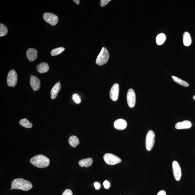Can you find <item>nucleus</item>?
I'll return each mask as SVG.
<instances>
[{
	"label": "nucleus",
	"instance_id": "1",
	"mask_svg": "<svg viewBox=\"0 0 195 195\" xmlns=\"http://www.w3.org/2000/svg\"><path fill=\"white\" fill-rule=\"evenodd\" d=\"M11 187L14 189L28 191L33 187L31 182L22 178H16L12 181Z\"/></svg>",
	"mask_w": 195,
	"mask_h": 195
},
{
	"label": "nucleus",
	"instance_id": "2",
	"mask_svg": "<svg viewBox=\"0 0 195 195\" xmlns=\"http://www.w3.org/2000/svg\"><path fill=\"white\" fill-rule=\"evenodd\" d=\"M30 162L33 165L39 168L48 167L50 163L49 158L41 154L34 156L30 159Z\"/></svg>",
	"mask_w": 195,
	"mask_h": 195
},
{
	"label": "nucleus",
	"instance_id": "3",
	"mask_svg": "<svg viewBox=\"0 0 195 195\" xmlns=\"http://www.w3.org/2000/svg\"><path fill=\"white\" fill-rule=\"evenodd\" d=\"M110 54L107 49L103 47L101 51L96 59V64L100 66L105 64L109 58Z\"/></svg>",
	"mask_w": 195,
	"mask_h": 195
},
{
	"label": "nucleus",
	"instance_id": "4",
	"mask_svg": "<svg viewBox=\"0 0 195 195\" xmlns=\"http://www.w3.org/2000/svg\"><path fill=\"white\" fill-rule=\"evenodd\" d=\"M155 141V134L153 131H149L146 138V147L147 150L150 151L152 149Z\"/></svg>",
	"mask_w": 195,
	"mask_h": 195
},
{
	"label": "nucleus",
	"instance_id": "5",
	"mask_svg": "<svg viewBox=\"0 0 195 195\" xmlns=\"http://www.w3.org/2000/svg\"><path fill=\"white\" fill-rule=\"evenodd\" d=\"M103 158L106 163L109 165H116L122 162L120 158L111 153L106 154L104 156Z\"/></svg>",
	"mask_w": 195,
	"mask_h": 195
},
{
	"label": "nucleus",
	"instance_id": "6",
	"mask_svg": "<svg viewBox=\"0 0 195 195\" xmlns=\"http://www.w3.org/2000/svg\"><path fill=\"white\" fill-rule=\"evenodd\" d=\"M18 75L14 70H11L9 72L7 76V84L10 87H15L18 81Z\"/></svg>",
	"mask_w": 195,
	"mask_h": 195
},
{
	"label": "nucleus",
	"instance_id": "7",
	"mask_svg": "<svg viewBox=\"0 0 195 195\" xmlns=\"http://www.w3.org/2000/svg\"><path fill=\"white\" fill-rule=\"evenodd\" d=\"M43 18L45 21L52 26L56 25L58 21V18L55 14L46 12L44 14Z\"/></svg>",
	"mask_w": 195,
	"mask_h": 195
},
{
	"label": "nucleus",
	"instance_id": "8",
	"mask_svg": "<svg viewBox=\"0 0 195 195\" xmlns=\"http://www.w3.org/2000/svg\"><path fill=\"white\" fill-rule=\"evenodd\" d=\"M127 101L129 107H134L136 102V96L134 90L132 89H129L127 94Z\"/></svg>",
	"mask_w": 195,
	"mask_h": 195
},
{
	"label": "nucleus",
	"instance_id": "9",
	"mask_svg": "<svg viewBox=\"0 0 195 195\" xmlns=\"http://www.w3.org/2000/svg\"><path fill=\"white\" fill-rule=\"evenodd\" d=\"M172 166L174 178L177 181H179L182 175L181 168L180 165L177 161H174L172 163Z\"/></svg>",
	"mask_w": 195,
	"mask_h": 195
},
{
	"label": "nucleus",
	"instance_id": "10",
	"mask_svg": "<svg viewBox=\"0 0 195 195\" xmlns=\"http://www.w3.org/2000/svg\"><path fill=\"white\" fill-rule=\"evenodd\" d=\"M119 91V86L118 84H115L112 86L111 89L110 96L111 99L113 101H116L118 100Z\"/></svg>",
	"mask_w": 195,
	"mask_h": 195
},
{
	"label": "nucleus",
	"instance_id": "11",
	"mask_svg": "<svg viewBox=\"0 0 195 195\" xmlns=\"http://www.w3.org/2000/svg\"><path fill=\"white\" fill-rule=\"evenodd\" d=\"M30 85L33 90L35 91H38L41 87V82L38 78L33 76L30 79Z\"/></svg>",
	"mask_w": 195,
	"mask_h": 195
},
{
	"label": "nucleus",
	"instance_id": "12",
	"mask_svg": "<svg viewBox=\"0 0 195 195\" xmlns=\"http://www.w3.org/2000/svg\"><path fill=\"white\" fill-rule=\"evenodd\" d=\"M26 56L30 61L35 60L37 57V51L33 48H29L26 51Z\"/></svg>",
	"mask_w": 195,
	"mask_h": 195
},
{
	"label": "nucleus",
	"instance_id": "13",
	"mask_svg": "<svg viewBox=\"0 0 195 195\" xmlns=\"http://www.w3.org/2000/svg\"><path fill=\"white\" fill-rule=\"evenodd\" d=\"M126 121L123 119H119L115 121L114 123V127L115 128L118 130H123L126 129L127 127Z\"/></svg>",
	"mask_w": 195,
	"mask_h": 195
},
{
	"label": "nucleus",
	"instance_id": "14",
	"mask_svg": "<svg viewBox=\"0 0 195 195\" xmlns=\"http://www.w3.org/2000/svg\"><path fill=\"white\" fill-rule=\"evenodd\" d=\"M192 124L190 121L184 120L178 122L175 125V128L177 129H189L192 127Z\"/></svg>",
	"mask_w": 195,
	"mask_h": 195
},
{
	"label": "nucleus",
	"instance_id": "15",
	"mask_svg": "<svg viewBox=\"0 0 195 195\" xmlns=\"http://www.w3.org/2000/svg\"><path fill=\"white\" fill-rule=\"evenodd\" d=\"M61 85L60 83H57L51 89L50 94L51 97L52 99H55L56 98L59 91L61 89Z\"/></svg>",
	"mask_w": 195,
	"mask_h": 195
},
{
	"label": "nucleus",
	"instance_id": "16",
	"mask_svg": "<svg viewBox=\"0 0 195 195\" xmlns=\"http://www.w3.org/2000/svg\"><path fill=\"white\" fill-rule=\"evenodd\" d=\"M36 68L39 73H44L49 71V66L48 63L42 62L37 65Z\"/></svg>",
	"mask_w": 195,
	"mask_h": 195
},
{
	"label": "nucleus",
	"instance_id": "17",
	"mask_svg": "<svg viewBox=\"0 0 195 195\" xmlns=\"http://www.w3.org/2000/svg\"><path fill=\"white\" fill-rule=\"evenodd\" d=\"M93 162V159L92 158H88L87 159L80 160L79 162V164L81 167H88L92 166Z\"/></svg>",
	"mask_w": 195,
	"mask_h": 195
},
{
	"label": "nucleus",
	"instance_id": "18",
	"mask_svg": "<svg viewBox=\"0 0 195 195\" xmlns=\"http://www.w3.org/2000/svg\"><path fill=\"white\" fill-rule=\"evenodd\" d=\"M68 142L70 145L73 147H76L80 143L79 138L75 135H72L69 137Z\"/></svg>",
	"mask_w": 195,
	"mask_h": 195
},
{
	"label": "nucleus",
	"instance_id": "19",
	"mask_svg": "<svg viewBox=\"0 0 195 195\" xmlns=\"http://www.w3.org/2000/svg\"><path fill=\"white\" fill-rule=\"evenodd\" d=\"M183 41L185 46H189L191 44V38L190 34L188 32H185L184 33Z\"/></svg>",
	"mask_w": 195,
	"mask_h": 195
},
{
	"label": "nucleus",
	"instance_id": "20",
	"mask_svg": "<svg viewBox=\"0 0 195 195\" xmlns=\"http://www.w3.org/2000/svg\"><path fill=\"white\" fill-rule=\"evenodd\" d=\"M172 78L174 82H175L176 83L179 84V85H181L186 87H188L189 86V84L187 82L183 80L180 79L179 78H178L174 76H172Z\"/></svg>",
	"mask_w": 195,
	"mask_h": 195
},
{
	"label": "nucleus",
	"instance_id": "21",
	"mask_svg": "<svg viewBox=\"0 0 195 195\" xmlns=\"http://www.w3.org/2000/svg\"><path fill=\"white\" fill-rule=\"evenodd\" d=\"M166 39V36L163 33H160L158 35L156 38V42L158 45H161L165 42Z\"/></svg>",
	"mask_w": 195,
	"mask_h": 195
},
{
	"label": "nucleus",
	"instance_id": "22",
	"mask_svg": "<svg viewBox=\"0 0 195 195\" xmlns=\"http://www.w3.org/2000/svg\"><path fill=\"white\" fill-rule=\"evenodd\" d=\"M19 123L22 126H23L26 128H31L33 126L32 123L30 122L27 119L25 118L22 119L20 121Z\"/></svg>",
	"mask_w": 195,
	"mask_h": 195
},
{
	"label": "nucleus",
	"instance_id": "23",
	"mask_svg": "<svg viewBox=\"0 0 195 195\" xmlns=\"http://www.w3.org/2000/svg\"><path fill=\"white\" fill-rule=\"evenodd\" d=\"M64 50L65 48L63 47L55 48L51 51V54L52 56H57V55L60 54Z\"/></svg>",
	"mask_w": 195,
	"mask_h": 195
},
{
	"label": "nucleus",
	"instance_id": "24",
	"mask_svg": "<svg viewBox=\"0 0 195 195\" xmlns=\"http://www.w3.org/2000/svg\"><path fill=\"white\" fill-rule=\"evenodd\" d=\"M8 29L5 25L0 24V37H3L6 35L8 33Z\"/></svg>",
	"mask_w": 195,
	"mask_h": 195
},
{
	"label": "nucleus",
	"instance_id": "25",
	"mask_svg": "<svg viewBox=\"0 0 195 195\" xmlns=\"http://www.w3.org/2000/svg\"><path fill=\"white\" fill-rule=\"evenodd\" d=\"M73 99L77 103H79L81 102V99H80L79 96L76 94H73Z\"/></svg>",
	"mask_w": 195,
	"mask_h": 195
},
{
	"label": "nucleus",
	"instance_id": "26",
	"mask_svg": "<svg viewBox=\"0 0 195 195\" xmlns=\"http://www.w3.org/2000/svg\"><path fill=\"white\" fill-rule=\"evenodd\" d=\"M111 0H101L100 1V5L102 7H104L110 2Z\"/></svg>",
	"mask_w": 195,
	"mask_h": 195
},
{
	"label": "nucleus",
	"instance_id": "27",
	"mask_svg": "<svg viewBox=\"0 0 195 195\" xmlns=\"http://www.w3.org/2000/svg\"><path fill=\"white\" fill-rule=\"evenodd\" d=\"M62 195H73V193L70 189H67L64 191Z\"/></svg>",
	"mask_w": 195,
	"mask_h": 195
},
{
	"label": "nucleus",
	"instance_id": "28",
	"mask_svg": "<svg viewBox=\"0 0 195 195\" xmlns=\"http://www.w3.org/2000/svg\"><path fill=\"white\" fill-rule=\"evenodd\" d=\"M103 186L104 188L107 189L110 188V184L109 182L107 181L106 180L103 182Z\"/></svg>",
	"mask_w": 195,
	"mask_h": 195
},
{
	"label": "nucleus",
	"instance_id": "29",
	"mask_svg": "<svg viewBox=\"0 0 195 195\" xmlns=\"http://www.w3.org/2000/svg\"><path fill=\"white\" fill-rule=\"evenodd\" d=\"M94 185L96 189H99L100 188V184L98 182H94Z\"/></svg>",
	"mask_w": 195,
	"mask_h": 195
},
{
	"label": "nucleus",
	"instance_id": "30",
	"mask_svg": "<svg viewBox=\"0 0 195 195\" xmlns=\"http://www.w3.org/2000/svg\"><path fill=\"white\" fill-rule=\"evenodd\" d=\"M157 195H166V193L165 191L162 190L158 193Z\"/></svg>",
	"mask_w": 195,
	"mask_h": 195
},
{
	"label": "nucleus",
	"instance_id": "31",
	"mask_svg": "<svg viewBox=\"0 0 195 195\" xmlns=\"http://www.w3.org/2000/svg\"><path fill=\"white\" fill-rule=\"evenodd\" d=\"M73 1L77 5H79L80 4V1L79 0H74Z\"/></svg>",
	"mask_w": 195,
	"mask_h": 195
},
{
	"label": "nucleus",
	"instance_id": "32",
	"mask_svg": "<svg viewBox=\"0 0 195 195\" xmlns=\"http://www.w3.org/2000/svg\"><path fill=\"white\" fill-rule=\"evenodd\" d=\"M193 99L195 100V95L193 96Z\"/></svg>",
	"mask_w": 195,
	"mask_h": 195
},
{
	"label": "nucleus",
	"instance_id": "33",
	"mask_svg": "<svg viewBox=\"0 0 195 195\" xmlns=\"http://www.w3.org/2000/svg\"><path fill=\"white\" fill-rule=\"evenodd\" d=\"M33 75H30V77H32L33 76Z\"/></svg>",
	"mask_w": 195,
	"mask_h": 195
},
{
	"label": "nucleus",
	"instance_id": "34",
	"mask_svg": "<svg viewBox=\"0 0 195 195\" xmlns=\"http://www.w3.org/2000/svg\"><path fill=\"white\" fill-rule=\"evenodd\" d=\"M13 189V188H11V190H12V189Z\"/></svg>",
	"mask_w": 195,
	"mask_h": 195
}]
</instances>
